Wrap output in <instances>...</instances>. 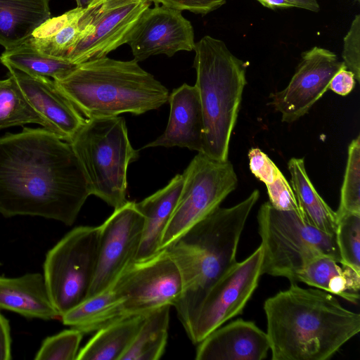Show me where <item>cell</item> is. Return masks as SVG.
<instances>
[{
    "mask_svg": "<svg viewBox=\"0 0 360 360\" xmlns=\"http://www.w3.org/2000/svg\"><path fill=\"white\" fill-rule=\"evenodd\" d=\"M90 195L71 145L46 128L0 137V214L71 226Z\"/></svg>",
    "mask_w": 360,
    "mask_h": 360,
    "instance_id": "obj_1",
    "label": "cell"
},
{
    "mask_svg": "<svg viewBox=\"0 0 360 360\" xmlns=\"http://www.w3.org/2000/svg\"><path fill=\"white\" fill-rule=\"evenodd\" d=\"M272 360H327L360 331V315L296 283L264 303Z\"/></svg>",
    "mask_w": 360,
    "mask_h": 360,
    "instance_id": "obj_2",
    "label": "cell"
},
{
    "mask_svg": "<svg viewBox=\"0 0 360 360\" xmlns=\"http://www.w3.org/2000/svg\"><path fill=\"white\" fill-rule=\"evenodd\" d=\"M259 198L255 190L237 205L217 207L165 249L181 275L182 292L174 307L186 332L207 290L237 262L243 231Z\"/></svg>",
    "mask_w": 360,
    "mask_h": 360,
    "instance_id": "obj_3",
    "label": "cell"
},
{
    "mask_svg": "<svg viewBox=\"0 0 360 360\" xmlns=\"http://www.w3.org/2000/svg\"><path fill=\"white\" fill-rule=\"evenodd\" d=\"M54 81L86 119L143 114L160 108L169 95L134 59L97 58L79 64L68 76Z\"/></svg>",
    "mask_w": 360,
    "mask_h": 360,
    "instance_id": "obj_4",
    "label": "cell"
},
{
    "mask_svg": "<svg viewBox=\"0 0 360 360\" xmlns=\"http://www.w3.org/2000/svg\"><path fill=\"white\" fill-rule=\"evenodd\" d=\"M193 51L195 86L203 116L201 153L226 161L247 84V63L235 56L223 41L208 35L195 43Z\"/></svg>",
    "mask_w": 360,
    "mask_h": 360,
    "instance_id": "obj_5",
    "label": "cell"
},
{
    "mask_svg": "<svg viewBox=\"0 0 360 360\" xmlns=\"http://www.w3.org/2000/svg\"><path fill=\"white\" fill-rule=\"evenodd\" d=\"M69 143L82 165L90 195L114 209L126 204L128 167L139 153L129 141L125 120L87 119Z\"/></svg>",
    "mask_w": 360,
    "mask_h": 360,
    "instance_id": "obj_6",
    "label": "cell"
},
{
    "mask_svg": "<svg viewBox=\"0 0 360 360\" xmlns=\"http://www.w3.org/2000/svg\"><path fill=\"white\" fill-rule=\"evenodd\" d=\"M257 223L262 275L297 283L298 274L316 257L327 256L340 263L335 236L312 226L295 211L278 210L266 202L258 211Z\"/></svg>",
    "mask_w": 360,
    "mask_h": 360,
    "instance_id": "obj_7",
    "label": "cell"
},
{
    "mask_svg": "<svg viewBox=\"0 0 360 360\" xmlns=\"http://www.w3.org/2000/svg\"><path fill=\"white\" fill-rule=\"evenodd\" d=\"M100 233V226L76 227L46 255L43 276L60 317L88 297L97 266Z\"/></svg>",
    "mask_w": 360,
    "mask_h": 360,
    "instance_id": "obj_8",
    "label": "cell"
},
{
    "mask_svg": "<svg viewBox=\"0 0 360 360\" xmlns=\"http://www.w3.org/2000/svg\"><path fill=\"white\" fill-rule=\"evenodd\" d=\"M182 188L162 238L160 250L217 207L237 186L238 178L229 160L219 161L198 153L184 173Z\"/></svg>",
    "mask_w": 360,
    "mask_h": 360,
    "instance_id": "obj_9",
    "label": "cell"
},
{
    "mask_svg": "<svg viewBox=\"0 0 360 360\" xmlns=\"http://www.w3.org/2000/svg\"><path fill=\"white\" fill-rule=\"evenodd\" d=\"M150 0H94L78 20L80 37L66 60L74 64L105 57L127 43Z\"/></svg>",
    "mask_w": 360,
    "mask_h": 360,
    "instance_id": "obj_10",
    "label": "cell"
},
{
    "mask_svg": "<svg viewBox=\"0 0 360 360\" xmlns=\"http://www.w3.org/2000/svg\"><path fill=\"white\" fill-rule=\"evenodd\" d=\"M262 248L237 262L205 293L186 333L198 344L210 333L241 314L262 276Z\"/></svg>",
    "mask_w": 360,
    "mask_h": 360,
    "instance_id": "obj_11",
    "label": "cell"
},
{
    "mask_svg": "<svg viewBox=\"0 0 360 360\" xmlns=\"http://www.w3.org/2000/svg\"><path fill=\"white\" fill-rule=\"evenodd\" d=\"M111 285L127 316L146 314L165 305L174 307L182 292L179 271L166 250L132 262Z\"/></svg>",
    "mask_w": 360,
    "mask_h": 360,
    "instance_id": "obj_12",
    "label": "cell"
},
{
    "mask_svg": "<svg viewBox=\"0 0 360 360\" xmlns=\"http://www.w3.org/2000/svg\"><path fill=\"white\" fill-rule=\"evenodd\" d=\"M143 226L144 217L131 201L115 209L100 226L98 262L88 297L108 289L135 262Z\"/></svg>",
    "mask_w": 360,
    "mask_h": 360,
    "instance_id": "obj_13",
    "label": "cell"
},
{
    "mask_svg": "<svg viewBox=\"0 0 360 360\" xmlns=\"http://www.w3.org/2000/svg\"><path fill=\"white\" fill-rule=\"evenodd\" d=\"M346 67L328 49L314 46L304 51L287 86L272 95L271 104L284 122H293L304 115L328 90L329 83Z\"/></svg>",
    "mask_w": 360,
    "mask_h": 360,
    "instance_id": "obj_14",
    "label": "cell"
},
{
    "mask_svg": "<svg viewBox=\"0 0 360 360\" xmlns=\"http://www.w3.org/2000/svg\"><path fill=\"white\" fill-rule=\"evenodd\" d=\"M194 30L181 11L165 6L147 8L134 27L128 44L137 62L155 55L173 56L181 51H191Z\"/></svg>",
    "mask_w": 360,
    "mask_h": 360,
    "instance_id": "obj_15",
    "label": "cell"
},
{
    "mask_svg": "<svg viewBox=\"0 0 360 360\" xmlns=\"http://www.w3.org/2000/svg\"><path fill=\"white\" fill-rule=\"evenodd\" d=\"M34 110L51 126L52 131L70 142L87 119L58 88L55 81L8 68Z\"/></svg>",
    "mask_w": 360,
    "mask_h": 360,
    "instance_id": "obj_16",
    "label": "cell"
},
{
    "mask_svg": "<svg viewBox=\"0 0 360 360\" xmlns=\"http://www.w3.org/2000/svg\"><path fill=\"white\" fill-rule=\"evenodd\" d=\"M198 345L196 360H262L270 350L266 333L243 319L222 325Z\"/></svg>",
    "mask_w": 360,
    "mask_h": 360,
    "instance_id": "obj_17",
    "label": "cell"
},
{
    "mask_svg": "<svg viewBox=\"0 0 360 360\" xmlns=\"http://www.w3.org/2000/svg\"><path fill=\"white\" fill-rule=\"evenodd\" d=\"M168 123L164 133L143 148L178 146L202 152L203 116L195 86L183 84L169 95Z\"/></svg>",
    "mask_w": 360,
    "mask_h": 360,
    "instance_id": "obj_18",
    "label": "cell"
},
{
    "mask_svg": "<svg viewBox=\"0 0 360 360\" xmlns=\"http://www.w3.org/2000/svg\"><path fill=\"white\" fill-rule=\"evenodd\" d=\"M0 309L27 319L49 321L60 318L51 302L44 276L39 273L13 278L0 276Z\"/></svg>",
    "mask_w": 360,
    "mask_h": 360,
    "instance_id": "obj_19",
    "label": "cell"
},
{
    "mask_svg": "<svg viewBox=\"0 0 360 360\" xmlns=\"http://www.w3.org/2000/svg\"><path fill=\"white\" fill-rule=\"evenodd\" d=\"M182 185V175L176 174L164 188L136 202V208L144 217V226L135 261L148 259L160 251L162 238L176 205Z\"/></svg>",
    "mask_w": 360,
    "mask_h": 360,
    "instance_id": "obj_20",
    "label": "cell"
},
{
    "mask_svg": "<svg viewBox=\"0 0 360 360\" xmlns=\"http://www.w3.org/2000/svg\"><path fill=\"white\" fill-rule=\"evenodd\" d=\"M51 0H0V45L19 46L51 17Z\"/></svg>",
    "mask_w": 360,
    "mask_h": 360,
    "instance_id": "obj_21",
    "label": "cell"
},
{
    "mask_svg": "<svg viewBox=\"0 0 360 360\" xmlns=\"http://www.w3.org/2000/svg\"><path fill=\"white\" fill-rule=\"evenodd\" d=\"M338 263L330 257H316L304 266L297 281L356 304L359 300L360 272Z\"/></svg>",
    "mask_w": 360,
    "mask_h": 360,
    "instance_id": "obj_22",
    "label": "cell"
},
{
    "mask_svg": "<svg viewBox=\"0 0 360 360\" xmlns=\"http://www.w3.org/2000/svg\"><path fill=\"white\" fill-rule=\"evenodd\" d=\"M146 314L130 316L100 328L79 350L76 360H121Z\"/></svg>",
    "mask_w": 360,
    "mask_h": 360,
    "instance_id": "obj_23",
    "label": "cell"
},
{
    "mask_svg": "<svg viewBox=\"0 0 360 360\" xmlns=\"http://www.w3.org/2000/svg\"><path fill=\"white\" fill-rule=\"evenodd\" d=\"M292 188L304 220L312 226L335 236L337 215L323 200L307 175L303 158H292L288 162Z\"/></svg>",
    "mask_w": 360,
    "mask_h": 360,
    "instance_id": "obj_24",
    "label": "cell"
},
{
    "mask_svg": "<svg viewBox=\"0 0 360 360\" xmlns=\"http://www.w3.org/2000/svg\"><path fill=\"white\" fill-rule=\"evenodd\" d=\"M128 317L120 297L111 285L105 290L86 298L65 313L60 319L63 324L83 333L97 331L117 320Z\"/></svg>",
    "mask_w": 360,
    "mask_h": 360,
    "instance_id": "obj_25",
    "label": "cell"
},
{
    "mask_svg": "<svg viewBox=\"0 0 360 360\" xmlns=\"http://www.w3.org/2000/svg\"><path fill=\"white\" fill-rule=\"evenodd\" d=\"M83 10L75 8L61 15L51 17L37 28L36 38L30 37L28 41L39 52L66 60L79 39L78 20Z\"/></svg>",
    "mask_w": 360,
    "mask_h": 360,
    "instance_id": "obj_26",
    "label": "cell"
},
{
    "mask_svg": "<svg viewBox=\"0 0 360 360\" xmlns=\"http://www.w3.org/2000/svg\"><path fill=\"white\" fill-rule=\"evenodd\" d=\"M7 68H13L25 73L60 80L72 72L78 65L68 60L47 56L37 50L28 41L5 49L0 56Z\"/></svg>",
    "mask_w": 360,
    "mask_h": 360,
    "instance_id": "obj_27",
    "label": "cell"
},
{
    "mask_svg": "<svg viewBox=\"0 0 360 360\" xmlns=\"http://www.w3.org/2000/svg\"><path fill=\"white\" fill-rule=\"evenodd\" d=\"M170 305L155 309L145 320L121 360H158L165 353L169 323Z\"/></svg>",
    "mask_w": 360,
    "mask_h": 360,
    "instance_id": "obj_28",
    "label": "cell"
},
{
    "mask_svg": "<svg viewBox=\"0 0 360 360\" xmlns=\"http://www.w3.org/2000/svg\"><path fill=\"white\" fill-rule=\"evenodd\" d=\"M32 123L52 131L49 123L27 101L15 79L8 75L7 79H0V130Z\"/></svg>",
    "mask_w": 360,
    "mask_h": 360,
    "instance_id": "obj_29",
    "label": "cell"
},
{
    "mask_svg": "<svg viewBox=\"0 0 360 360\" xmlns=\"http://www.w3.org/2000/svg\"><path fill=\"white\" fill-rule=\"evenodd\" d=\"M337 217L346 214H360V136L348 146L347 160L340 191Z\"/></svg>",
    "mask_w": 360,
    "mask_h": 360,
    "instance_id": "obj_30",
    "label": "cell"
},
{
    "mask_svg": "<svg viewBox=\"0 0 360 360\" xmlns=\"http://www.w3.org/2000/svg\"><path fill=\"white\" fill-rule=\"evenodd\" d=\"M335 237L340 264L360 272V214L337 217Z\"/></svg>",
    "mask_w": 360,
    "mask_h": 360,
    "instance_id": "obj_31",
    "label": "cell"
},
{
    "mask_svg": "<svg viewBox=\"0 0 360 360\" xmlns=\"http://www.w3.org/2000/svg\"><path fill=\"white\" fill-rule=\"evenodd\" d=\"M83 333L72 328L45 338L35 360H76Z\"/></svg>",
    "mask_w": 360,
    "mask_h": 360,
    "instance_id": "obj_32",
    "label": "cell"
},
{
    "mask_svg": "<svg viewBox=\"0 0 360 360\" xmlns=\"http://www.w3.org/2000/svg\"><path fill=\"white\" fill-rule=\"evenodd\" d=\"M343 63L351 71L357 82H360V15L357 14L352 22L343 41L342 53Z\"/></svg>",
    "mask_w": 360,
    "mask_h": 360,
    "instance_id": "obj_33",
    "label": "cell"
},
{
    "mask_svg": "<svg viewBox=\"0 0 360 360\" xmlns=\"http://www.w3.org/2000/svg\"><path fill=\"white\" fill-rule=\"evenodd\" d=\"M266 186L269 202L273 207L281 210L295 211L302 216L294 191L282 172Z\"/></svg>",
    "mask_w": 360,
    "mask_h": 360,
    "instance_id": "obj_34",
    "label": "cell"
},
{
    "mask_svg": "<svg viewBox=\"0 0 360 360\" xmlns=\"http://www.w3.org/2000/svg\"><path fill=\"white\" fill-rule=\"evenodd\" d=\"M248 156L251 172L265 185L272 183L281 173L274 162L259 148H252Z\"/></svg>",
    "mask_w": 360,
    "mask_h": 360,
    "instance_id": "obj_35",
    "label": "cell"
},
{
    "mask_svg": "<svg viewBox=\"0 0 360 360\" xmlns=\"http://www.w3.org/2000/svg\"><path fill=\"white\" fill-rule=\"evenodd\" d=\"M179 11H188L195 14H207L226 4V0H150Z\"/></svg>",
    "mask_w": 360,
    "mask_h": 360,
    "instance_id": "obj_36",
    "label": "cell"
},
{
    "mask_svg": "<svg viewBox=\"0 0 360 360\" xmlns=\"http://www.w3.org/2000/svg\"><path fill=\"white\" fill-rule=\"evenodd\" d=\"M355 84L356 79L354 74L344 67L332 77L328 89L338 95L346 96L353 90Z\"/></svg>",
    "mask_w": 360,
    "mask_h": 360,
    "instance_id": "obj_37",
    "label": "cell"
},
{
    "mask_svg": "<svg viewBox=\"0 0 360 360\" xmlns=\"http://www.w3.org/2000/svg\"><path fill=\"white\" fill-rule=\"evenodd\" d=\"M11 335L8 320L0 312V360H10Z\"/></svg>",
    "mask_w": 360,
    "mask_h": 360,
    "instance_id": "obj_38",
    "label": "cell"
},
{
    "mask_svg": "<svg viewBox=\"0 0 360 360\" xmlns=\"http://www.w3.org/2000/svg\"><path fill=\"white\" fill-rule=\"evenodd\" d=\"M264 7L271 9L288 8L295 7L288 0H256Z\"/></svg>",
    "mask_w": 360,
    "mask_h": 360,
    "instance_id": "obj_39",
    "label": "cell"
},
{
    "mask_svg": "<svg viewBox=\"0 0 360 360\" xmlns=\"http://www.w3.org/2000/svg\"><path fill=\"white\" fill-rule=\"evenodd\" d=\"M295 7L306 9L313 12H319L320 6L317 0H288Z\"/></svg>",
    "mask_w": 360,
    "mask_h": 360,
    "instance_id": "obj_40",
    "label": "cell"
},
{
    "mask_svg": "<svg viewBox=\"0 0 360 360\" xmlns=\"http://www.w3.org/2000/svg\"><path fill=\"white\" fill-rule=\"evenodd\" d=\"M77 3V7L85 8L87 7L94 0H75Z\"/></svg>",
    "mask_w": 360,
    "mask_h": 360,
    "instance_id": "obj_41",
    "label": "cell"
},
{
    "mask_svg": "<svg viewBox=\"0 0 360 360\" xmlns=\"http://www.w3.org/2000/svg\"><path fill=\"white\" fill-rule=\"evenodd\" d=\"M356 1H359V0H356Z\"/></svg>",
    "mask_w": 360,
    "mask_h": 360,
    "instance_id": "obj_42",
    "label": "cell"
},
{
    "mask_svg": "<svg viewBox=\"0 0 360 360\" xmlns=\"http://www.w3.org/2000/svg\"><path fill=\"white\" fill-rule=\"evenodd\" d=\"M0 265H1V262H0Z\"/></svg>",
    "mask_w": 360,
    "mask_h": 360,
    "instance_id": "obj_43",
    "label": "cell"
}]
</instances>
